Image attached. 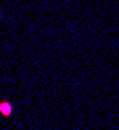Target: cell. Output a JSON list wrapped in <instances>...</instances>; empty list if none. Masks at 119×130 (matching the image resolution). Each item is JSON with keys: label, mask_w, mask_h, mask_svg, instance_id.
<instances>
[{"label": "cell", "mask_w": 119, "mask_h": 130, "mask_svg": "<svg viewBox=\"0 0 119 130\" xmlns=\"http://www.w3.org/2000/svg\"><path fill=\"white\" fill-rule=\"evenodd\" d=\"M13 110H14V107H13L11 101H7V100H2V101H0V116L9 118L11 114H13Z\"/></svg>", "instance_id": "6da1fadb"}, {"label": "cell", "mask_w": 119, "mask_h": 130, "mask_svg": "<svg viewBox=\"0 0 119 130\" xmlns=\"http://www.w3.org/2000/svg\"><path fill=\"white\" fill-rule=\"evenodd\" d=\"M0 16H2V13H0Z\"/></svg>", "instance_id": "7a4b0ae2"}]
</instances>
